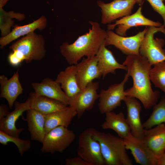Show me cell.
Listing matches in <instances>:
<instances>
[{
  "label": "cell",
  "mask_w": 165,
  "mask_h": 165,
  "mask_svg": "<svg viewBox=\"0 0 165 165\" xmlns=\"http://www.w3.org/2000/svg\"><path fill=\"white\" fill-rule=\"evenodd\" d=\"M123 64L127 67V73L133 80V86L125 90L126 96L138 99L145 109H150L157 103L160 97L159 92L153 90L151 86L150 72L152 65L140 54L127 55Z\"/></svg>",
  "instance_id": "6da1fadb"
},
{
  "label": "cell",
  "mask_w": 165,
  "mask_h": 165,
  "mask_svg": "<svg viewBox=\"0 0 165 165\" xmlns=\"http://www.w3.org/2000/svg\"><path fill=\"white\" fill-rule=\"evenodd\" d=\"M91 28L89 32L79 36L72 43L67 42L60 46L61 53L68 63L76 65L84 56H96L107 37V31L102 29L97 22L89 21Z\"/></svg>",
  "instance_id": "7a4b0ae2"
},
{
  "label": "cell",
  "mask_w": 165,
  "mask_h": 165,
  "mask_svg": "<svg viewBox=\"0 0 165 165\" xmlns=\"http://www.w3.org/2000/svg\"><path fill=\"white\" fill-rule=\"evenodd\" d=\"M94 136L100 145L105 165L133 164L127 153L123 139L96 130Z\"/></svg>",
  "instance_id": "3957f363"
},
{
  "label": "cell",
  "mask_w": 165,
  "mask_h": 165,
  "mask_svg": "<svg viewBox=\"0 0 165 165\" xmlns=\"http://www.w3.org/2000/svg\"><path fill=\"white\" fill-rule=\"evenodd\" d=\"M12 51L17 50L24 57L25 62L39 61L46 56L45 40L42 35L32 32L19 39L9 47Z\"/></svg>",
  "instance_id": "277c9868"
},
{
  "label": "cell",
  "mask_w": 165,
  "mask_h": 165,
  "mask_svg": "<svg viewBox=\"0 0 165 165\" xmlns=\"http://www.w3.org/2000/svg\"><path fill=\"white\" fill-rule=\"evenodd\" d=\"M162 32L165 35V27L148 26L139 49L140 54L146 58L152 65L165 61L164 45L162 39L154 38L155 33Z\"/></svg>",
  "instance_id": "5b68a950"
},
{
  "label": "cell",
  "mask_w": 165,
  "mask_h": 165,
  "mask_svg": "<svg viewBox=\"0 0 165 165\" xmlns=\"http://www.w3.org/2000/svg\"><path fill=\"white\" fill-rule=\"evenodd\" d=\"M95 130L93 128H88L79 134L77 154L90 165H105L100 145L94 136Z\"/></svg>",
  "instance_id": "8992f818"
},
{
  "label": "cell",
  "mask_w": 165,
  "mask_h": 165,
  "mask_svg": "<svg viewBox=\"0 0 165 165\" xmlns=\"http://www.w3.org/2000/svg\"><path fill=\"white\" fill-rule=\"evenodd\" d=\"M75 137L72 130L63 126L57 127L46 134L41 151L44 153L62 152L73 142Z\"/></svg>",
  "instance_id": "52a82bcc"
},
{
  "label": "cell",
  "mask_w": 165,
  "mask_h": 165,
  "mask_svg": "<svg viewBox=\"0 0 165 165\" xmlns=\"http://www.w3.org/2000/svg\"><path fill=\"white\" fill-rule=\"evenodd\" d=\"M130 77L127 73L123 80L119 83L110 85L107 90L102 89L99 94L98 107L100 113L105 114L112 111L119 106L126 96L124 87Z\"/></svg>",
  "instance_id": "ba28073f"
},
{
  "label": "cell",
  "mask_w": 165,
  "mask_h": 165,
  "mask_svg": "<svg viewBox=\"0 0 165 165\" xmlns=\"http://www.w3.org/2000/svg\"><path fill=\"white\" fill-rule=\"evenodd\" d=\"M148 27L146 26L144 30L136 35L129 37L119 35L112 30H108L106 31L105 45H113L127 55H140V48Z\"/></svg>",
  "instance_id": "9c48e42d"
},
{
  "label": "cell",
  "mask_w": 165,
  "mask_h": 165,
  "mask_svg": "<svg viewBox=\"0 0 165 165\" xmlns=\"http://www.w3.org/2000/svg\"><path fill=\"white\" fill-rule=\"evenodd\" d=\"M97 2L101 9V23L105 24L131 14L137 0H114L107 3L99 0Z\"/></svg>",
  "instance_id": "30bf717a"
},
{
  "label": "cell",
  "mask_w": 165,
  "mask_h": 165,
  "mask_svg": "<svg viewBox=\"0 0 165 165\" xmlns=\"http://www.w3.org/2000/svg\"><path fill=\"white\" fill-rule=\"evenodd\" d=\"M99 87L98 82H92L73 97L70 99L69 105L76 110L78 119L86 111L92 109L96 100L98 98L97 90Z\"/></svg>",
  "instance_id": "8fae6325"
},
{
  "label": "cell",
  "mask_w": 165,
  "mask_h": 165,
  "mask_svg": "<svg viewBox=\"0 0 165 165\" xmlns=\"http://www.w3.org/2000/svg\"><path fill=\"white\" fill-rule=\"evenodd\" d=\"M127 149L130 150L136 163L141 165H157V157L143 140L130 132L123 139Z\"/></svg>",
  "instance_id": "7c38bea8"
},
{
  "label": "cell",
  "mask_w": 165,
  "mask_h": 165,
  "mask_svg": "<svg viewBox=\"0 0 165 165\" xmlns=\"http://www.w3.org/2000/svg\"><path fill=\"white\" fill-rule=\"evenodd\" d=\"M142 8L140 7L133 14L125 16L115 20L113 24L108 25V30H113L117 26L115 30L116 33L119 35L125 36L128 30L134 27L145 26H161L162 24L159 22H155L145 17L142 14Z\"/></svg>",
  "instance_id": "4fadbf2b"
},
{
  "label": "cell",
  "mask_w": 165,
  "mask_h": 165,
  "mask_svg": "<svg viewBox=\"0 0 165 165\" xmlns=\"http://www.w3.org/2000/svg\"><path fill=\"white\" fill-rule=\"evenodd\" d=\"M31 98L30 96L23 103L16 101L14 105V110L0 119V130L9 135L19 137L24 129L22 127L16 128V122L25 111L31 108Z\"/></svg>",
  "instance_id": "5bb4252c"
},
{
  "label": "cell",
  "mask_w": 165,
  "mask_h": 165,
  "mask_svg": "<svg viewBox=\"0 0 165 165\" xmlns=\"http://www.w3.org/2000/svg\"><path fill=\"white\" fill-rule=\"evenodd\" d=\"M31 86L35 96H45L69 105V98L62 89L60 84L56 80L46 78L40 82H32Z\"/></svg>",
  "instance_id": "9a60e30c"
},
{
  "label": "cell",
  "mask_w": 165,
  "mask_h": 165,
  "mask_svg": "<svg viewBox=\"0 0 165 165\" xmlns=\"http://www.w3.org/2000/svg\"><path fill=\"white\" fill-rule=\"evenodd\" d=\"M98 59L96 56L83 58L76 64V79L81 90L95 79L100 78L102 75L97 66Z\"/></svg>",
  "instance_id": "2e32d148"
},
{
  "label": "cell",
  "mask_w": 165,
  "mask_h": 165,
  "mask_svg": "<svg viewBox=\"0 0 165 165\" xmlns=\"http://www.w3.org/2000/svg\"><path fill=\"white\" fill-rule=\"evenodd\" d=\"M123 101L127 107L126 118L131 134L136 137L143 139L145 129L141 121V106L140 103L135 98L126 96Z\"/></svg>",
  "instance_id": "e0dca14e"
},
{
  "label": "cell",
  "mask_w": 165,
  "mask_h": 165,
  "mask_svg": "<svg viewBox=\"0 0 165 165\" xmlns=\"http://www.w3.org/2000/svg\"><path fill=\"white\" fill-rule=\"evenodd\" d=\"M0 84V97L7 100L9 108L11 109L17 97L23 93L18 70L9 79L4 75H1Z\"/></svg>",
  "instance_id": "ac0fdd59"
},
{
  "label": "cell",
  "mask_w": 165,
  "mask_h": 165,
  "mask_svg": "<svg viewBox=\"0 0 165 165\" xmlns=\"http://www.w3.org/2000/svg\"><path fill=\"white\" fill-rule=\"evenodd\" d=\"M143 140L157 157L165 152V125L161 123L154 127L145 129Z\"/></svg>",
  "instance_id": "d6986e66"
},
{
  "label": "cell",
  "mask_w": 165,
  "mask_h": 165,
  "mask_svg": "<svg viewBox=\"0 0 165 165\" xmlns=\"http://www.w3.org/2000/svg\"><path fill=\"white\" fill-rule=\"evenodd\" d=\"M47 24V19L45 16L42 15L37 20L29 24L23 26H15L9 34L0 38L1 48L2 49L13 41L21 36L26 35L34 31L36 29L39 31L43 30L46 28Z\"/></svg>",
  "instance_id": "ffe728a7"
},
{
  "label": "cell",
  "mask_w": 165,
  "mask_h": 165,
  "mask_svg": "<svg viewBox=\"0 0 165 165\" xmlns=\"http://www.w3.org/2000/svg\"><path fill=\"white\" fill-rule=\"evenodd\" d=\"M106 46L105 41L96 55L98 59V68L103 79L108 73L115 74L117 69L127 70V67L118 62L112 52Z\"/></svg>",
  "instance_id": "44dd1931"
},
{
  "label": "cell",
  "mask_w": 165,
  "mask_h": 165,
  "mask_svg": "<svg viewBox=\"0 0 165 165\" xmlns=\"http://www.w3.org/2000/svg\"><path fill=\"white\" fill-rule=\"evenodd\" d=\"M76 72V65H71L60 72L55 80L60 84L62 89L69 99L81 90L77 82Z\"/></svg>",
  "instance_id": "7402d4cb"
},
{
  "label": "cell",
  "mask_w": 165,
  "mask_h": 165,
  "mask_svg": "<svg viewBox=\"0 0 165 165\" xmlns=\"http://www.w3.org/2000/svg\"><path fill=\"white\" fill-rule=\"evenodd\" d=\"M45 115L46 134L52 129L59 126L68 127L73 118L77 116L75 109L68 105L62 109Z\"/></svg>",
  "instance_id": "603a6c76"
},
{
  "label": "cell",
  "mask_w": 165,
  "mask_h": 165,
  "mask_svg": "<svg viewBox=\"0 0 165 165\" xmlns=\"http://www.w3.org/2000/svg\"><path fill=\"white\" fill-rule=\"evenodd\" d=\"M25 120L27 122L31 139L42 143L46 134L45 115L31 108L27 111Z\"/></svg>",
  "instance_id": "cb8c5ba5"
},
{
  "label": "cell",
  "mask_w": 165,
  "mask_h": 165,
  "mask_svg": "<svg viewBox=\"0 0 165 165\" xmlns=\"http://www.w3.org/2000/svg\"><path fill=\"white\" fill-rule=\"evenodd\" d=\"M105 114V120L101 125L103 129L113 130L123 139L130 132V127L123 112L116 113L111 111Z\"/></svg>",
  "instance_id": "d4e9b609"
},
{
  "label": "cell",
  "mask_w": 165,
  "mask_h": 165,
  "mask_svg": "<svg viewBox=\"0 0 165 165\" xmlns=\"http://www.w3.org/2000/svg\"><path fill=\"white\" fill-rule=\"evenodd\" d=\"M31 108L47 115L66 108L68 105L60 101L43 96H35L31 92Z\"/></svg>",
  "instance_id": "484cf974"
},
{
  "label": "cell",
  "mask_w": 165,
  "mask_h": 165,
  "mask_svg": "<svg viewBox=\"0 0 165 165\" xmlns=\"http://www.w3.org/2000/svg\"><path fill=\"white\" fill-rule=\"evenodd\" d=\"M25 18V15L13 11H6L0 8V29L1 37L6 36L11 32V28L15 24L13 19L21 21Z\"/></svg>",
  "instance_id": "4316f807"
},
{
  "label": "cell",
  "mask_w": 165,
  "mask_h": 165,
  "mask_svg": "<svg viewBox=\"0 0 165 165\" xmlns=\"http://www.w3.org/2000/svg\"><path fill=\"white\" fill-rule=\"evenodd\" d=\"M164 123H165V97L153 107L150 116L142 124L145 129H148Z\"/></svg>",
  "instance_id": "83f0119b"
},
{
  "label": "cell",
  "mask_w": 165,
  "mask_h": 165,
  "mask_svg": "<svg viewBox=\"0 0 165 165\" xmlns=\"http://www.w3.org/2000/svg\"><path fill=\"white\" fill-rule=\"evenodd\" d=\"M153 65L150 72V80L156 87L160 89L165 94V61Z\"/></svg>",
  "instance_id": "f1b7e54d"
},
{
  "label": "cell",
  "mask_w": 165,
  "mask_h": 165,
  "mask_svg": "<svg viewBox=\"0 0 165 165\" xmlns=\"http://www.w3.org/2000/svg\"><path fill=\"white\" fill-rule=\"evenodd\" d=\"M9 142H13L16 145L21 156L25 152L28 150L31 147V142L29 140L22 139L19 137L9 135L0 130V143L6 145Z\"/></svg>",
  "instance_id": "f546056e"
},
{
  "label": "cell",
  "mask_w": 165,
  "mask_h": 165,
  "mask_svg": "<svg viewBox=\"0 0 165 165\" xmlns=\"http://www.w3.org/2000/svg\"><path fill=\"white\" fill-rule=\"evenodd\" d=\"M150 4L154 10L159 14L163 20V25L165 27V5L164 0H146ZM144 0H137V3L141 5Z\"/></svg>",
  "instance_id": "4dcf8cb0"
},
{
  "label": "cell",
  "mask_w": 165,
  "mask_h": 165,
  "mask_svg": "<svg viewBox=\"0 0 165 165\" xmlns=\"http://www.w3.org/2000/svg\"><path fill=\"white\" fill-rule=\"evenodd\" d=\"M8 55V59L9 64L13 66H17L23 61L25 58L23 55L17 50L12 51Z\"/></svg>",
  "instance_id": "1f68e13d"
},
{
  "label": "cell",
  "mask_w": 165,
  "mask_h": 165,
  "mask_svg": "<svg viewBox=\"0 0 165 165\" xmlns=\"http://www.w3.org/2000/svg\"><path fill=\"white\" fill-rule=\"evenodd\" d=\"M66 165H90V164L79 156L72 158H67L65 160Z\"/></svg>",
  "instance_id": "d6a6232c"
},
{
  "label": "cell",
  "mask_w": 165,
  "mask_h": 165,
  "mask_svg": "<svg viewBox=\"0 0 165 165\" xmlns=\"http://www.w3.org/2000/svg\"><path fill=\"white\" fill-rule=\"evenodd\" d=\"M9 112L8 108L6 105H1L0 106V119L6 117Z\"/></svg>",
  "instance_id": "836d02e7"
},
{
  "label": "cell",
  "mask_w": 165,
  "mask_h": 165,
  "mask_svg": "<svg viewBox=\"0 0 165 165\" xmlns=\"http://www.w3.org/2000/svg\"><path fill=\"white\" fill-rule=\"evenodd\" d=\"M157 165H165V152L157 157Z\"/></svg>",
  "instance_id": "e575fe53"
},
{
  "label": "cell",
  "mask_w": 165,
  "mask_h": 165,
  "mask_svg": "<svg viewBox=\"0 0 165 165\" xmlns=\"http://www.w3.org/2000/svg\"><path fill=\"white\" fill-rule=\"evenodd\" d=\"M9 0H0V8H3Z\"/></svg>",
  "instance_id": "d590c367"
}]
</instances>
